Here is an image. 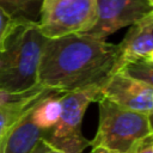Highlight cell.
I'll use <instances>...</instances> for the list:
<instances>
[{"label": "cell", "instance_id": "obj_1", "mask_svg": "<svg viewBox=\"0 0 153 153\" xmlns=\"http://www.w3.org/2000/svg\"><path fill=\"white\" fill-rule=\"evenodd\" d=\"M117 55V44L87 33L47 38L38 67V85L60 93L103 84Z\"/></svg>", "mask_w": 153, "mask_h": 153}, {"label": "cell", "instance_id": "obj_2", "mask_svg": "<svg viewBox=\"0 0 153 153\" xmlns=\"http://www.w3.org/2000/svg\"><path fill=\"white\" fill-rule=\"evenodd\" d=\"M45 41L36 22H13L0 41V90L24 93L39 86L38 67Z\"/></svg>", "mask_w": 153, "mask_h": 153}, {"label": "cell", "instance_id": "obj_3", "mask_svg": "<svg viewBox=\"0 0 153 153\" xmlns=\"http://www.w3.org/2000/svg\"><path fill=\"white\" fill-rule=\"evenodd\" d=\"M99 122L91 147H104L116 153H130L134 146L152 135L148 115L120 108L99 97Z\"/></svg>", "mask_w": 153, "mask_h": 153}, {"label": "cell", "instance_id": "obj_4", "mask_svg": "<svg viewBox=\"0 0 153 153\" xmlns=\"http://www.w3.org/2000/svg\"><path fill=\"white\" fill-rule=\"evenodd\" d=\"M102 84H94L84 88L61 94V114L56 124L45 130L43 137L66 153H82L90 146L81 133L84 114L92 102H97Z\"/></svg>", "mask_w": 153, "mask_h": 153}, {"label": "cell", "instance_id": "obj_5", "mask_svg": "<svg viewBox=\"0 0 153 153\" xmlns=\"http://www.w3.org/2000/svg\"><path fill=\"white\" fill-rule=\"evenodd\" d=\"M96 0H42L38 27L44 37L86 33L96 23Z\"/></svg>", "mask_w": 153, "mask_h": 153}, {"label": "cell", "instance_id": "obj_6", "mask_svg": "<svg viewBox=\"0 0 153 153\" xmlns=\"http://www.w3.org/2000/svg\"><path fill=\"white\" fill-rule=\"evenodd\" d=\"M96 23L86 33L100 39L153 12L148 0H96Z\"/></svg>", "mask_w": 153, "mask_h": 153}, {"label": "cell", "instance_id": "obj_7", "mask_svg": "<svg viewBox=\"0 0 153 153\" xmlns=\"http://www.w3.org/2000/svg\"><path fill=\"white\" fill-rule=\"evenodd\" d=\"M99 97L136 112L148 114L153 109V87L126 71L110 74L100 86Z\"/></svg>", "mask_w": 153, "mask_h": 153}, {"label": "cell", "instance_id": "obj_8", "mask_svg": "<svg viewBox=\"0 0 153 153\" xmlns=\"http://www.w3.org/2000/svg\"><path fill=\"white\" fill-rule=\"evenodd\" d=\"M151 51H153V12L130 25L121 43L117 44V55L110 74L143 60Z\"/></svg>", "mask_w": 153, "mask_h": 153}, {"label": "cell", "instance_id": "obj_9", "mask_svg": "<svg viewBox=\"0 0 153 153\" xmlns=\"http://www.w3.org/2000/svg\"><path fill=\"white\" fill-rule=\"evenodd\" d=\"M33 108L8 130L2 153H30L38 140L44 135L45 130L38 128L31 120Z\"/></svg>", "mask_w": 153, "mask_h": 153}, {"label": "cell", "instance_id": "obj_10", "mask_svg": "<svg viewBox=\"0 0 153 153\" xmlns=\"http://www.w3.org/2000/svg\"><path fill=\"white\" fill-rule=\"evenodd\" d=\"M51 91L49 88H44L42 86H37L31 90L23 97L11 100L8 103L0 105V137L5 131H7L11 127H13L31 108H33L42 98L50 94Z\"/></svg>", "mask_w": 153, "mask_h": 153}, {"label": "cell", "instance_id": "obj_11", "mask_svg": "<svg viewBox=\"0 0 153 153\" xmlns=\"http://www.w3.org/2000/svg\"><path fill=\"white\" fill-rule=\"evenodd\" d=\"M61 94L51 92L42 98L31 111L32 122L43 130H49L59 121L61 114Z\"/></svg>", "mask_w": 153, "mask_h": 153}, {"label": "cell", "instance_id": "obj_12", "mask_svg": "<svg viewBox=\"0 0 153 153\" xmlns=\"http://www.w3.org/2000/svg\"><path fill=\"white\" fill-rule=\"evenodd\" d=\"M42 0H0L2 7L14 20L38 22Z\"/></svg>", "mask_w": 153, "mask_h": 153}, {"label": "cell", "instance_id": "obj_13", "mask_svg": "<svg viewBox=\"0 0 153 153\" xmlns=\"http://www.w3.org/2000/svg\"><path fill=\"white\" fill-rule=\"evenodd\" d=\"M123 71H126L131 76H135V78L149 84L153 87V67L147 65L142 60L127 66Z\"/></svg>", "mask_w": 153, "mask_h": 153}, {"label": "cell", "instance_id": "obj_14", "mask_svg": "<svg viewBox=\"0 0 153 153\" xmlns=\"http://www.w3.org/2000/svg\"><path fill=\"white\" fill-rule=\"evenodd\" d=\"M30 153H66L62 149L55 147L54 145H51L49 141H47L43 136L38 140V142L35 145V147L32 148V151Z\"/></svg>", "mask_w": 153, "mask_h": 153}, {"label": "cell", "instance_id": "obj_15", "mask_svg": "<svg viewBox=\"0 0 153 153\" xmlns=\"http://www.w3.org/2000/svg\"><path fill=\"white\" fill-rule=\"evenodd\" d=\"M130 153H153V135L137 142Z\"/></svg>", "mask_w": 153, "mask_h": 153}, {"label": "cell", "instance_id": "obj_16", "mask_svg": "<svg viewBox=\"0 0 153 153\" xmlns=\"http://www.w3.org/2000/svg\"><path fill=\"white\" fill-rule=\"evenodd\" d=\"M13 22H14V19L2 7H0V41L5 36V33L7 32V30L11 27V25L13 24Z\"/></svg>", "mask_w": 153, "mask_h": 153}, {"label": "cell", "instance_id": "obj_17", "mask_svg": "<svg viewBox=\"0 0 153 153\" xmlns=\"http://www.w3.org/2000/svg\"><path fill=\"white\" fill-rule=\"evenodd\" d=\"M36 88V87H35ZM33 90V88H32ZM31 91V90H30ZM27 91V92H30ZM27 92H24V93H10L7 91H4V90H0V105L1 104H5V103H8L11 100H14V99H18L20 97H23L24 94H26Z\"/></svg>", "mask_w": 153, "mask_h": 153}, {"label": "cell", "instance_id": "obj_18", "mask_svg": "<svg viewBox=\"0 0 153 153\" xmlns=\"http://www.w3.org/2000/svg\"><path fill=\"white\" fill-rule=\"evenodd\" d=\"M90 153H116V152H112L104 147H92V151Z\"/></svg>", "mask_w": 153, "mask_h": 153}, {"label": "cell", "instance_id": "obj_19", "mask_svg": "<svg viewBox=\"0 0 153 153\" xmlns=\"http://www.w3.org/2000/svg\"><path fill=\"white\" fill-rule=\"evenodd\" d=\"M12 128V127H11ZM10 128V129H11ZM8 129V130H10ZM8 130L7 131H5L4 134H2V136L0 137V153H2V149H4V146H5V141H6V137H7V133H8Z\"/></svg>", "mask_w": 153, "mask_h": 153}, {"label": "cell", "instance_id": "obj_20", "mask_svg": "<svg viewBox=\"0 0 153 153\" xmlns=\"http://www.w3.org/2000/svg\"><path fill=\"white\" fill-rule=\"evenodd\" d=\"M143 62H146L147 65H149V66H152L153 67V51H151L143 60H142Z\"/></svg>", "mask_w": 153, "mask_h": 153}, {"label": "cell", "instance_id": "obj_21", "mask_svg": "<svg viewBox=\"0 0 153 153\" xmlns=\"http://www.w3.org/2000/svg\"><path fill=\"white\" fill-rule=\"evenodd\" d=\"M147 115H148V123H149L151 133H152V135H153V109H152Z\"/></svg>", "mask_w": 153, "mask_h": 153}, {"label": "cell", "instance_id": "obj_22", "mask_svg": "<svg viewBox=\"0 0 153 153\" xmlns=\"http://www.w3.org/2000/svg\"><path fill=\"white\" fill-rule=\"evenodd\" d=\"M148 2H149V4L152 5V6H153V0H148Z\"/></svg>", "mask_w": 153, "mask_h": 153}]
</instances>
